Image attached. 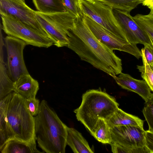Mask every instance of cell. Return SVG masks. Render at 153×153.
<instances>
[{
  "label": "cell",
  "mask_w": 153,
  "mask_h": 153,
  "mask_svg": "<svg viewBox=\"0 0 153 153\" xmlns=\"http://www.w3.org/2000/svg\"><path fill=\"white\" fill-rule=\"evenodd\" d=\"M83 16L84 22L93 34L108 48L129 53L137 59L141 57V51L137 45L117 36L88 16L83 14Z\"/></svg>",
  "instance_id": "cell-9"
},
{
  "label": "cell",
  "mask_w": 153,
  "mask_h": 153,
  "mask_svg": "<svg viewBox=\"0 0 153 153\" xmlns=\"http://www.w3.org/2000/svg\"><path fill=\"white\" fill-rule=\"evenodd\" d=\"M4 45V43H0V100L14 91L13 82L8 75L6 63L4 61L3 50Z\"/></svg>",
  "instance_id": "cell-18"
},
{
  "label": "cell",
  "mask_w": 153,
  "mask_h": 153,
  "mask_svg": "<svg viewBox=\"0 0 153 153\" xmlns=\"http://www.w3.org/2000/svg\"><path fill=\"white\" fill-rule=\"evenodd\" d=\"M37 11L44 13L67 11L62 0H32Z\"/></svg>",
  "instance_id": "cell-19"
},
{
  "label": "cell",
  "mask_w": 153,
  "mask_h": 153,
  "mask_svg": "<svg viewBox=\"0 0 153 153\" xmlns=\"http://www.w3.org/2000/svg\"><path fill=\"white\" fill-rule=\"evenodd\" d=\"M146 146L150 153H153V132L148 130L146 131Z\"/></svg>",
  "instance_id": "cell-29"
},
{
  "label": "cell",
  "mask_w": 153,
  "mask_h": 153,
  "mask_svg": "<svg viewBox=\"0 0 153 153\" xmlns=\"http://www.w3.org/2000/svg\"><path fill=\"white\" fill-rule=\"evenodd\" d=\"M113 78L122 88L137 94L145 102L152 94L149 87L144 80L135 79L130 75L122 72L118 76Z\"/></svg>",
  "instance_id": "cell-13"
},
{
  "label": "cell",
  "mask_w": 153,
  "mask_h": 153,
  "mask_svg": "<svg viewBox=\"0 0 153 153\" xmlns=\"http://www.w3.org/2000/svg\"><path fill=\"white\" fill-rule=\"evenodd\" d=\"M8 75L13 82L24 74H29L25 62L23 51L27 45L23 40L7 35L4 39Z\"/></svg>",
  "instance_id": "cell-8"
},
{
  "label": "cell",
  "mask_w": 153,
  "mask_h": 153,
  "mask_svg": "<svg viewBox=\"0 0 153 153\" xmlns=\"http://www.w3.org/2000/svg\"><path fill=\"white\" fill-rule=\"evenodd\" d=\"M150 13L153 14V9H150Z\"/></svg>",
  "instance_id": "cell-32"
},
{
  "label": "cell",
  "mask_w": 153,
  "mask_h": 153,
  "mask_svg": "<svg viewBox=\"0 0 153 153\" xmlns=\"http://www.w3.org/2000/svg\"></svg>",
  "instance_id": "cell-33"
},
{
  "label": "cell",
  "mask_w": 153,
  "mask_h": 153,
  "mask_svg": "<svg viewBox=\"0 0 153 153\" xmlns=\"http://www.w3.org/2000/svg\"><path fill=\"white\" fill-rule=\"evenodd\" d=\"M112 8L130 12L143 0H99Z\"/></svg>",
  "instance_id": "cell-21"
},
{
  "label": "cell",
  "mask_w": 153,
  "mask_h": 153,
  "mask_svg": "<svg viewBox=\"0 0 153 153\" xmlns=\"http://www.w3.org/2000/svg\"><path fill=\"white\" fill-rule=\"evenodd\" d=\"M143 48L146 60L152 68L153 67V50L150 44H146Z\"/></svg>",
  "instance_id": "cell-28"
},
{
  "label": "cell",
  "mask_w": 153,
  "mask_h": 153,
  "mask_svg": "<svg viewBox=\"0 0 153 153\" xmlns=\"http://www.w3.org/2000/svg\"><path fill=\"white\" fill-rule=\"evenodd\" d=\"M149 37L150 38V41H151V47H152L153 49V39H152L151 37H150V36H149Z\"/></svg>",
  "instance_id": "cell-31"
},
{
  "label": "cell",
  "mask_w": 153,
  "mask_h": 153,
  "mask_svg": "<svg viewBox=\"0 0 153 153\" xmlns=\"http://www.w3.org/2000/svg\"><path fill=\"white\" fill-rule=\"evenodd\" d=\"M66 144L75 153H93L88 143L76 129L66 126Z\"/></svg>",
  "instance_id": "cell-15"
},
{
  "label": "cell",
  "mask_w": 153,
  "mask_h": 153,
  "mask_svg": "<svg viewBox=\"0 0 153 153\" xmlns=\"http://www.w3.org/2000/svg\"><path fill=\"white\" fill-rule=\"evenodd\" d=\"M106 121L110 128L119 126H131L143 128L144 121L119 108Z\"/></svg>",
  "instance_id": "cell-16"
},
{
  "label": "cell",
  "mask_w": 153,
  "mask_h": 153,
  "mask_svg": "<svg viewBox=\"0 0 153 153\" xmlns=\"http://www.w3.org/2000/svg\"><path fill=\"white\" fill-rule=\"evenodd\" d=\"M13 91L26 99L36 98L39 89L38 82L29 73L21 76L13 82Z\"/></svg>",
  "instance_id": "cell-14"
},
{
  "label": "cell",
  "mask_w": 153,
  "mask_h": 153,
  "mask_svg": "<svg viewBox=\"0 0 153 153\" xmlns=\"http://www.w3.org/2000/svg\"><path fill=\"white\" fill-rule=\"evenodd\" d=\"M110 128L111 143L129 149L146 146V131L138 126H122Z\"/></svg>",
  "instance_id": "cell-11"
},
{
  "label": "cell",
  "mask_w": 153,
  "mask_h": 153,
  "mask_svg": "<svg viewBox=\"0 0 153 153\" xmlns=\"http://www.w3.org/2000/svg\"><path fill=\"white\" fill-rule=\"evenodd\" d=\"M92 136L98 141L104 144H110L111 142L110 128L106 121L101 119Z\"/></svg>",
  "instance_id": "cell-22"
},
{
  "label": "cell",
  "mask_w": 153,
  "mask_h": 153,
  "mask_svg": "<svg viewBox=\"0 0 153 153\" xmlns=\"http://www.w3.org/2000/svg\"><path fill=\"white\" fill-rule=\"evenodd\" d=\"M25 103L27 107L33 117H35L38 114L39 111L40 101L37 98L29 99H25Z\"/></svg>",
  "instance_id": "cell-27"
},
{
  "label": "cell",
  "mask_w": 153,
  "mask_h": 153,
  "mask_svg": "<svg viewBox=\"0 0 153 153\" xmlns=\"http://www.w3.org/2000/svg\"><path fill=\"white\" fill-rule=\"evenodd\" d=\"M78 1L83 14L88 16L117 36L128 41L115 17L112 8L99 0Z\"/></svg>",
  "instance_id": "cell-6"
},
{
  "label": "cell",
  "mask_w": 153,
  "mask_h": 153,
  "mask_svg": "<svg viewBox=\"0 0 153 153\" xmlns=\"http://www.w3.org/2000/svg\"><path fill=\"white\" fill-rule=\"evenodd\" d=\"M35 118L38 146L44 152L65 153L67 145V126L46 100L41 102L39 112Z\"/></svg>",
  "instance_id": "cell-2"
},
{
  "label": "cell",
  "mask_w": 153,
  "mask_h": 153,
  "mask_svg": "<svg viewBox=\"0 0 153 153\" xmlns=\"http://www.w3.org/2000/svg\"><path fill=\"white\" fill-rule=\"evenodd\" d=\"M36 19L53 45L58 47H67V34L75 27L76 17L68 11L44 13L35 11Z\"/></svg>",
  "instance_id": "cell-5"
},
{
  "label": "cell",
  "mask_w": 153,
  "mask_h": 153,
  "mask_svg": "<svg viewBox=\"0 0 153 153\" xmlns=\"http://www.w3.org/2000/svg\"><path fill=\"white\" fill-rule=\"evenodd\" d=\"M67 35V47L81 60L112 77L122 73L121 59L93 34L84 22L83 14L76 17L74 27L69 30Z\"/></svg>",
  "instance_id": "cell-1"
},
{
  "label": "cell",
  "mask_w": 153,
  "mask_h": 153,
  "mask_svg": "<svg viewBox=\"0 0 153 153\" xmlns=\"http://www.w3.org/2000/svg\"><path fill=\"white\" fill-rule=\"evenodd\" d=\"M2 29L8 36L21 39L27 44L38 47L48 48L53 45L51 40L40 32L22 23L13 17L1 14Z\"/></svg>",
  "instance_id": "cell-7"
},
{
  "label": "cell",
  "mask_w": 153,
  "mask_h": 153,
  "mask_svg": "<svg viewBox=\"0 0 153 153\" xmlns=\"http://www.w3.org/2000/svg\"><path fill=\"white\" fill-rule=\"evenodd\" d=\"M0 14L10 16L48 36L36 19L35 11L25 0H0Z\"/></svg>",
  "instance_id": "cell-10"
},
{
  "label": "cell",
  "mask_w": 153,
  "mask_h": 153,
  "mask_svg": "<svg viewBox=\"0 0 153 153\" xmlns=\"http://www.w3.org/2000/svg\"><path fill=\"white\" fill-rule=\"evenodd\" d=\"M115 98L100 88L86 91L79 106L75 109L77 120L92 135L101 120L107 121L119 108Z\"/></svg>",
  "instance_id": "cell-3"
},
{
  "label": "cell",
  "mask_w": 153,
  "mask_h": 153,
  "mask_svg": "<svg viewBox=\"0 0 153 153\" xmlns=\"http://www.w3.org/2000/svg\"><path fill=\"white\" fill-rule=\"evenodd\" d=\"M142 112L148 125V130L153 132V93L146 102Z\"/></svg>",
  "instance_id": "cell-25"
},
{
  "label": "cell",
  "mask_w": 153,
  "mask_h": 153,
  "mask_svg": "<svg viewBox=\"0 0 153 153\" xmlns=\"http://www.w3.org/2000/svg\"><path fill=\"white\" fill-rule=\"evenodd\" d=\"M5 112L13 139L27 142L36 141L35 117L28 111L25 98L14 91L9 94Z\"/></svg>",
  "instance_id": "cell-4"
},
{
  "label": "cell",
  "mask_w": 153,
  "mask_h": 153,
  "mask_svg": "<svg viewBox=\"0 0 153 153\" xmlns=\"http://www.w3.org/2000/svg\"><path fill=\"white\" fill-rule=\"evenodd\" d=\"M112 11L128 42L136 45L151 44L148 34L139 26L130 12L114 8H112Z\"/></svg>",
  "instance_id": "cell-12"
},
{
  "label": "cell",
  "mask_w": 153,
  "mask_h": 153,
  "mask_svg": "<svg viewBox=\"0 0 153 153\" xmlns=\"http://www.w3.org/2000/svg\"><path fill=\"white\" fill-rule=\"evenodd\" d=\"M36 141L29 142L12 139L0 149L1 153H42L36 148Z\"/></svg>",
  "instance_id": "cell-17"
},
{
  "label": "cell",
  "mask_w": 153,
  "mask_h": 153,
  "mask_svg": "<svg viewBox=\"0 0 153 153\" xmlns=\"http://www.w3.org/2000/svg\"><path fill=\"white\" fill-rule=\"evenodd\" d=\"M7 101L3 99L0 102V149L9 140L13 139L7 123L5 114Z\"/></svg>",
  "instance_id": "cell-20"
},
{
  "label": "cell",
  "mask_w": 153,
  "mask_h": 153,
  "mask_svg": "<svg viewBox=\"0 0 153 153\" xmlns=\"http://www.w3.org/2000/svg\"><path fill=\"white\" fill-rule=\"evenodd\" d=\"M139 26L153 39V14H137L133 17Z\"/></svg>",
  "instance_id": "cell-24"
},
{
  "label": "cell",
  "mask_w": 153,
  "mask_h": 153,
  "mask_svg": "<svg viewBox=\"0 0 153 153\" xmlns=\"http://www.w3.org/2000/svg\"><path fill=\"white\" fill-rule=\"evenodd\" d=\"M62 1L67 11L71 13L76 17L82 14L78 0H62Z\"/></svg>",
  "instance_id": "cell-26"
},
{
  "label": "cell",
  "mask_w": 153,
  "mask_h": 153,
  "mask_svg": "<svg viewBox=\"0 0 153 153\" xmlns=\"http://www.w3.org/2000/svg\"><path fill=\"white\" fill-rule=\"evenodd\" d=\"M144 0H143V1H144Z\"/></svg>",
  "instance_id": "cell-34"
},
{
  "label": "cell",
  "mask_w": 153,
  "mask_h": 153,
  "mask_svg": "<svg viewBox=\"0 0 153 153\" xmlns=\"http://www.w3.org/2000/svg\"><path fill=\"white\" fill-rule=\"evenodd\" d=\"M144 6L148 7L150 9H153V0H145L142 4Z\"/></svg>",
  "instance_id": "cell-30"
},
{
  "label": "cell",
  "mask_w": 153,
  "mask_h": 153,
  "mask_svg": "<svg viewBox=\"0 0 153 153\" xmlns=\"http://www.w3.org/2000/svg\"><path fill=\"white\" fill-rule=\"evenodd\" d=\"M142 65H137V68L141 73V76L153 92V70L148 63L145 56L143 48L141 50Z\"/></svg>",
  "instance_id": "cell-23"
}]
</instances>
